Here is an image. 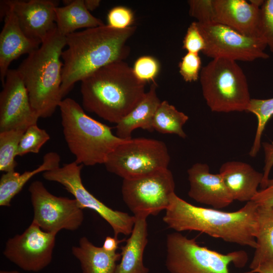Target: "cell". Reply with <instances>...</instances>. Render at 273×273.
<instances>
[{"label": "cell", "instance_id": "cell-26", "mask_svg": "<svg viewBox=\"0 0 273 273\" xmlns=\"http://www.w3.org/2000/svg\"><path fill=\"white\" fill-rule=\"evenodd\" d=\"M189 117L178 111L166 101H162L155 114L152 126L154 130L161 133L174 134L185 139L187 135L183 129Z\"/></svg>", "mask_w": 273, "mask_h": 273}, {"label": "cell", "instance_id": "cell-19", "mask_svg": "<svg viewBox=\"0 0 273 273\" xmlns=\"http://www.w3.org/2000/svg\"><path fill=\"white\" fill-rule=\"evenodd\" d=\"M218 173L233 200L240 202L252 201L263 179L262 172L248 163L238 161L223 163Z\"/></svg>", "mask_w": 273, "mask_h": 273}, {"label": "cell", "instance_id": "cell-27", "mask_svg": "<svg viewBox=\"0 0 273 273\" xmlns=\"http://www.w3.org/2000/svg\"><path fill=\"white\" fill-rule=\"evenodd\" d=\"M247 112L255 115L257 120L254 139L249 152V155L254 157L261 147V138L265 126L273 116V98L266 99H251Z\"/></svg>", "mask_w": 273, "mask_h": 273}, {"label": "cell", "instance_id": "cell-20", "mask_svg": "<svg viewBox=\"0 0 273 273\" xmlns=\"http://www.w3.org/2000/svg\"><path fill=\"white\" fill-rule=\"evenodd\" d=\"M135 221L130 236L121 247L120 262L114 273H149L143 263V255L148 243L146 217L135 216Z\"/></svg>", "mask_w": 273, "mask_h": 273}, {"label": "cell", "instance_id": "cell-15", "mask_svg": "<svg viewBox=\"0 0 273 273\" xmlns=\"http://www.w3.org/2000/svg\"><path fill=\"white\" fill-rule=\"evenodd\" d=\"M12 9L23 32L42 43L56 28L55 9L50 0L5 1Z\"/></svg>", "mask_w": 273, "mask_h": 273}, {"label": "cell", "instance_id": "cell-5", "mask_svg": "<svg viewBox=\"0 0 273 273\" xmlns=\"http://www.w3.org/2000/svg\"><path fill=\"white\" fill-rule=\"evenodd\" d=\"M59 107L65 141L79 164H104L109 154L126 140L114 134L111 127L87 115L72 99H63Z\"/></svg>", "mask_w": 273, "mask_h": 273}, {"label": "cell", "instance_id": "cell-17", "mask_svg": "<svg viewBox=\"0 0 273 273\" xmlns=\"http://www.w3.org/2000/svg\"><path fill=\"white\" fill-rule=\"evenodd\" d=\"M213 5L214 23L228 26L249 37L261 38L259 1L213 0Z\"/></svg>", "mask_w": 273, "mask_h": 273}, {"label": "cell", "instance_id": "cell-21", "mask_svg": "<svg viewBox=\"0 0 273 273\" xmlns=\"http://www.w3.org/2000/svg\"><path fill=\"white\" fill-rule=\"evenodd\" d=\"M157 84L154 82L142 100L120 121L116 124V135L123 140L131 139V133L138 128L154 131L152 123L155 114L161 103L157 94Z\"/></svg>", "mask_w": 273, "mask_h": 273}, {"label": "cell", "instance_id": "cell-9", "mask_svg": "<svg viewBox=\"0 0 273 273\" xmlns=\"http://www.w3.org/2000/svg\"><path fill=\"white\" fill-rule=\"evenodd\" d=\"M175 183L168 169L131 179H123V200L134 216L156 215L168 207L175 193Z\"/></svg>", "mask_w": 273, "mask_h": 273}, {"label": "cell", "instance_id": "cell-16", "mask_svg": "<svg viewBox=\"0 0 273 273\" xmlns=\"http://www.w3.org/2000/svg\"><path fill=\"white\" fill-rule=\"evenodd\" d=\"M1 4V14L4 17V25L0 33V78L3 85L11 63L21 55L34 52L41 43L27 37L5 1Z\"/></svg>", "mask_w": 273, "mask_h": 273}, {"label": "cell", "instance_id": "cell-6", "mask_svg": "<svg viewBox=\"0 0 273 273\" xmlns=\"http://www.w3.org/2000/svg\"><path fill=\"white\" fill-rule=\"evenodd\" d=\"M202 92L212 112H246L251 100L247 80L236 61L212 59L200 74Z\"/></svg>", "mask_w": 273, "mask_h": 273}, {"label": "cell", "instance_id": "cell-8", "mask_svg": "<svg viewBox=\"0 0 273 273\" xmlns=\"http://www.w3.org/2000/svg\"><path fill=\"white\" fill-rule=\"evenodd\" d=\"M170 160L163 142L131 138L118 146L109 154L104 165L109 172L123 179H131L168 168Z\"/></svg>", "mask_w": 273, "mask_h": 273}, {"label": "cell", "instance_id": "cell-24", "mask_svg": "<svg viewBox=\"0 0 273 273\" xmlns=\"http://www.w3.org/2000/svg\"><path fill=\"white\" fill-rule=\"evenodd\" d=\"M60 157L58 153L46 154L42 163L36 168L20 174L15 171L5 172L0 179V206L10 207L13 198L22 189L33 176L40 172L52 170L60 167Z\"/></svg>", "mask_w": 273, "mask_h": 273}, {"label": "cell", "instance_id": "cell-28", "mask_svg": "<svg viewBox=\"0 0 273 273\" xmlns=\"http://www.w3.org/2000/svg\"><path fill=\"white\" fill-rule=\"evenodd\" d=\"M25 130L12 129L0 131V170L8 172L15 171V157L20 140Z\"/></svg>", "mask_w": 273, "mask_h": 273}, {"label": "cell", "instance_id": "cell-4", "mask_svg": "<svg viewBox=\"0 0 273 273\" xmlns=\"http://www.w3.org/2000/svg\"><path fill=\"white\" fill-rule=\"evenodd\" d=\"M66 45V36L56 28L17 69L32 108L39 118L52 116L63 100L62 54Z\"/></svg>", "mask_w": 273, "mask_h": 273}, {"label": "cell", "instance_id": "cell-33", "mask_svg": "<svg viewBox=\"0 0 273 273\" xmlns=\"http://www.w3.org/2000/svg\"><path fill=\"white\" fill-rule=\"evenodd\" d=\"M190 15L203 24L214 23L213 0H190Z\"/></svg>", "mask_w": 273, "mask_h": 273}, {"label": "cell", "instance_id": "cell-25", "mask_svg": "<svg viewBox=\"0 0 273 273\" xmlns=\"http://www.w3.org/2000/svg\"><path fill=\"white\" fill-rule=\"evenodd\" d=\"M255 234L256 247L249 268L273 259V207L258 206Z\"/></svg>", "mask_w": 273, "mask_h": 273}, {"label": "cell", "instance_id": "cell-39", "mask_svg": "<svg viewBox=\"0 0 273 273\" xmlns=\"http://www.w3.org/2000/svg\"><path fill=\"white\" fill-rule=\"evenodd\" d=\"M252 273H273V259L266 261L251 270Z\"/></svg>", "mask_w": 273, "mask_h": 273}, {"label": "cell", "instance_id": "cell-37", "mask_svg": "<svg viewBox=\"0 0 273 273\" xmlns=\"http://www.w3.org/2000/svg\"><path fill=\"white\" fill-rule=\"evenodd\" d=\"M264 154V165L263 169V179L260 187H265L269 178V173L273 166V142H263L261 144Z\"/></svg>", "mask_w": 273, "mask_h": 273}, {"label": "cell", "instance_id": "cell-40", "mask_svg": "<svg viewBox=\"0 0 273 273\" xmlns=\"http://www.w3.org/2000/svg\"><path fill=\"white\" fill-rule=\"evenodd\" d=\"M86 8L88 11H93L99 7L101 1L100 0H84Z\"/></svg>", "mask_w": 273, "mask_h": 273}, {"label": "cell", "instance_id": "cell-36", "mask_svg": "<svg viewBox=\"0 0 273 273\" xmlns=\"http://www.w3.org/2000/svg\"><path fill=\"white\" fill-rule=\"evenodd\" d=\"M252 201L258 206L273 207V177L269 178L265 188L258 190Z\"/></svg>", "mask_w": 273, "mask_h": 273}, {"label": "cell", "instance_id": "cell-3", "mask_svg": "<svg viewBox=\"0 0 273 273\" xmlns=\"http://www.w3.org/2000/svg\"><path fill=\"white\" fill-rule=\"evenodd\" d=\"M145 86L127 63H112L81 81L82 108L117 124L144 98Z\"/></svg>", "mask_w": 273, "mask_h": 273}, {"label": "cell", "instance_id": "cell-1", "mask_svg": "<svg viewBox=\"0 0 273 273\" xmlns=\"http://www.w3.org/2000/svg\"><path fill=\"white\" fill-rule=\"evenodd\" d=\"M135 31L133 26L118 29L104 25L66 36L67 48L62 54V98L77 82L104 66L124 61L130 53L127 41Z\"/></svg>", "mask_w": 273, "mask_h": 273}, {"label": "cell", "instance_id": "cell-34", "mask_svg": "<svg viewBox=\"0 0 273 273\" xmlns=\"http://www.w3.org/2000/svg\"><path fill=\"white\" fill-rule=\"evenodd\" d=\"M133 20L132 11L123 6L113 8L107 16L108 25L118 29H123L131 26Z\"/></svg>", "mask_w": 273, "mask_h": 273}, {"label": "cell", "instance_id": "cell-32", "mask_svg": "<svg viewBox=\"0 0 273 273\" xmlns=\"http://www.w3.org/2000/svg\"><path fill=\"white\" fill-rule=\"evenodd\" d=\"M201 64L199 54L187 52L178 65L179 73L184 80L192 82L199 79Z\"/></svg>", "mask_w": 273, "mask_h": 273}, {"label": "cell", "instance_id": "cell-18", "mask_svg": "<svg viewBox=\"0 0 273 273\" xmlns=\"http://www.w3.org/2000/svg\"><path fill=\"white\" fill-rule=\"evenodd\" d=\"M187 173L190 183L188 195L198 203L219 209L234 201L220 174L211 173L207 164L195 163Z\"/></svg>", "mask_w": 273, "mask_h": 273}, {"label": "cell", "instance_id": "cell-38", "mask_svg": "<svg viewBox=\"0 0 273 273\" xmlns=\"http://www.w3.org/2000/svg\"><path fill=\"white\" fill-rule=\"evenodd\" d=\"M123 241L124 240H119L117 237L108 236L105 238L102 247L108 252H115L118 247L119 244Z\"/></svg>", "mask_w": 273, "mask_h": 273}, {"label": "cell", "instance_id": "cell-12", "mask_svg": "<svg viewBox=\"0 0 273 273\" xmlns=\"http://www.w3.org/2000/svg\"><path fill=\"white\" fill-rule=\"evenodd\" d=\"M197 23L205 42L202 53L212 59L251 62L269 57L265 52L267 46L260 38L244 35L218 23Z\"/></svg>", "mask_w": 273, "mask_h": 273}, {"label": "cell", "instance_id": "cell-14", "mask_svg": "<svg viewBox=\"0 0 273 273\" xmlns=\"http://www.w3.org/2000/svg\"><path fill=\"white\" fill-rule=\"evenodd\" d=\"M0 94V131L26 130L36 124L38 116L32 108L28 93L17 69H9Z\"/></svg>", "mask_w": 273, "mask_h": 273}, {"label": "cell", "instance_id": "cell-31", "mask_svg": "<svg viewBox=\"0 0 273 273\" xmlns=\"http://www.w3.org/2000/svg\"><path fill=\"white\" fill-rule=\"evenodd\" d=\"M132 69L135 75L141 81L154 82L159 72L160 64L155 58L144 56L135 61Z\"/></svg>", "mask_w": 273, "mask_h": 273}, {"label": "cell", "instance_id": "cell-13", "mask_svg": "<svg viewBox=\"0 0 273 273\" xmlns=\"http://www.w3.org/2000/svg\"><path fill=\"white\" fill-rule=\"evenodd\" d=\"M56 236L32 222L22 234L8 240L4 255L25 271L38 272L52 261Z\"/></svg>", "mask_w": 273, "mask_h": 273}, {"label": "cell", "instance_id": "cell-35", "mask_svg": "<svg viewBox=\"0 0 273 273\" xmlns=\"http://www.w3.org/2000/svg\"><path fill=\"white\" fill-rule=\"evenodd\" d=\"M205 47L204 38L196 21L193 22L188 27L183 40V48L189 53L199 54Z\"/></svg>", "mask_w": 273, "mask_h": 273}, {"label": "cell", "instance_id": "cell-23", "mask_svg": "<svg viewBox=\"0 0 273 273\" xmlns=\"http://www.w3.org/2000/svg\"><path fill=\"white\" fill-rule=\"evenodd\" d=\"M64 6L55 9L56 25L58 32L64 36L80 28H91L105 25L86 8L84 0H65Z\"/></svg>", "mask_w": 273, "mask_h": 273}, {"label": "cell", "instance_id": "cell-10", "mask_svg": "<svg viewBox=\"0 0 273 273\" xmlns=\"http://www.w3.org/2000/svg\"><path fill=\"white\" fill-rule=\"evenodd\" d=\"M83 166L74 161L45 171L42 173V176L47 180L62 185L74 196L81 209L87 208L96 212L110 224L115 237L119 234L130 235L135 221V216L112 209L90 193L82 182L81 170Z\"/></svg>", "mask_w": 273, "mask_h": 273}, {"label": "cell", "instance_id": "cell-41", "mask_svg": "<svg viewBox=\"0 0 273 273\" xmlns=\"http://www.w3.org/2000/svg\"><path fill=\"white\" fill-rule=\"evenodd\" d=\"M0 273H22L17 270H2L0 271Z\"/></svg>", "mask_w": 273, "mask_h": 273}, {"label": "cell", "instance_id": "cell-11", "mask_svg": "<svg viewBox=\"0 0 273 273\" xmlns=\"http://www.w3.org/2000/svg\"><path fill=\"white\" fill-rule=\"evenodd\" d=\"M33 209L32 222L43 231L57 235L62 230H77L84 220L83 209L75 199L58 197L51 194L39 180L29 187Z\"/></svg>", "mask_w": 273, "mask_h": 273}, {"label": "cell", "instance_id": "cell-2", "mask_svg": "<svg viewBox=\"0 0 273 273\" xmlns=\"http://www.w3.org/2000/svg\"><path fill=\"white\" fill-rule=\"evenodd\" d=\"M257 208L250 201L238 210L224 212L192 205L174 193L163 220L177 232L198 231L226 242L255 249Z\"/></svg>", "mask_w": 273, "mask_h": 273}, {"label": "cell", "instance_id": "cell-30", "mask_svg": "<svg viewBox=\"0 0 273 273\" xmlns=\"http://www.w3.org/2000/svg\"><path fill=\"white\" fill-rule=\"evenodd\" d=\"M259 34L273 54V0H264L260 7Z\"/></svg>", "mask_w": 273, "mask_h": 273}, {"label": "cell", "instance_id": "cell-7", "mask_svg": "<svg viewBox=\"0 0 273 273\" xmlns=\"http://www.w3.org/2000/svg\"><path fill=\"white\" fill-rule=\"evenodd\" d=\"M166 247V266L170 273H230V263L242 267L248 260L244 251L221 254L178 232L167 235Z\"/></svg>", "mask_w": 273, "mask_h": 273}, {"label": "cell", "instance_id": "cell-22", "mask_svg": "<svg viewBox=\"0 0 273 273\" xmlns=\"http://www.w3.org/2000/svg\"><path fill=\"white\" fill-rule=\"evenodd\" d=\"M73 255L79 260L83 273H114L121 253L108 252L87 238L81 237L78 246L72 247Z\"/></svg>", "mask_w": 273, "mask_h": 273}, {"label": "cell", "instance_id": "cell-29", "mask_svg": "<svg viewBox=\"0 0 273 273\" xmlns=\"http://www.w3.org/2000/svg\"><path fill=\"white\" fill-rule=\"evenodd\" d=\"M50 139L49 133L44 129L39 128L37 124L30 126L20 140L17 156H23L28 153H38L42 146Z\"/></svg>", "mask_w": 273, "mask_h": 273}]
</instances>
